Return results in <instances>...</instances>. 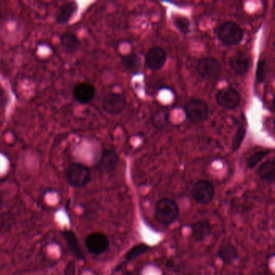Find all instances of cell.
<instances>
[{"mask_svg": "<svg viewBox=\"0 0 275 275\" xmlns=\"http://www.w3.org/2000/svg\"><path fill=\"white\" fill-rule=\"evenodd\" d=\"M144 62L148 69L152 71L160 70L166 62V51L157 46L150 48L146 53Z\"/></svg>", "mask_w": 275, "mask_h": 275, "instance_id": "11", "label": "cell"}, {"mask_svg": "<svg viewBox=\"0 0 275 275\" xmlns=\"http://www.w3.org/2000/svg\"><path fill=\"white\" fill-rule=\"evenodd\" d=\"M270 153H271V151L268 150V149H265V150L258 151L254 155H252L251 157H250V159L248 160L247 167L249 169H254Z\"/></svg>", "mask_w": 275, "mask_h": 275, "instance_id": "24", "label": "cell"}, {"mask_svg": "<svg viewBox=\"0 0 275 275\" xmlns=\"http://www.w3.org/2000/svg\"><path fill=\"white\" fill-rule=\"evenodd\" d=\"M245 134H246V128L244 124H241V126L237 129L234 138L232 139V146L233 150H238L245 139Z\"/></svg>", "mask_w": 275, "mask_h": 275, "instance_id": "22", "label": "cell"}, {"mask_svg": "<svg viewBox=\"0 0 275 275\" xmlns=\"http://www.w3.org/2000/svg\"><path fill=\"white\" fill-rule=\"evenodd\" d=\"M61 45L66 53L69 54H73L79 50L81 46V41L79 38L77 37L75 33L70 31L63 32L59 37Z\"/></svg>", "mask_w": 275, "mask_h": 275, "instance_id": "18", "label": "cell"}, {"mask_svg": "<svg viewBox=\"0 0 275 275\" xmlns=\"http://www.w3.org/2000/svg\"><path fill=\"white\" fill-rule=\"evenodd\" d=\"M96 89L89 82H79L73 89V96L80 104H87L95 99Z\"/></svg>", "mask_w": 275, "mask_h": 275, "instance_id": "12", "label": "cell"}, {"mask_svg": "<svg viewBox=\"0 0 275 275\" xmlns=\"http://www.w3.org/2000/svg\"><path fill=\"white\" fill-rule=\"evenodd\" d=\"M229 67L235 73L244 75L250 71L252 67L250 57L244 52H237L229 58Z\"/></svg>", "mask_w": 275, "mask_h": 275, "instance_id": "13", "label": "cell"}, {"mask_svg": "<svg viewBox=\"0 0 275 275\" xmlns=\"http://www.w3.org/2000/svg\"><path fill=\"white\" fill-rule=\"evenodd\" d=\"M197 70L203 78L217 80L222 74L221 66L215 58H204L199 61Z\"/></svg>", "mask_w": 275, "mask_h": 275, "instance_id": "6", "label": "cell"}, {"mask_svg": "<svg viewBox=\"0 0 275 275\" xmlns=\"http://www.w3.org/2000/svg\"><path fill=\"white\" fill-rule=\"evenodd\" d=\"M217 37L224 45L232 46L241 43L243 40L244 32L237 23L226 21L218 28Z\"/></svg>", "mask_w": 275, "mask_h": 275, "instance_id": "3", "label": "cell"}, {"mask_svg": "<svg viewBox=\"0 0 275 275\" xmlns=\"http://www.w3.org/2000/svg\"><path fill=\"white\" fill-rule=\"evenodd\" d=\"M119 161L120 157L114 149L103 148L99 161L97 162L96 169L102 174H110L116 170Z\"/></svg>", "mask_w": 275, "mask_h": 275, "instance_id": "8", "label": "cell"}, {"mask_svg": "<svg viewBox=\"0 0 275 275\" xmlns=\"http://www.w3.org/2000/svg\"><path fill=\"white\" fill-rule=\"evenodd\" d=\"M121 62H122L123 66L125 67V69L130 72H136L140 67V58L134 53L124 55L121 58Z\"/></svg>", "mask_w": 275, "mask_h": 275, "instance_id": "21", "label": "cell"}, {"mask_svg": "<svg viewBox=\"0 0 275 275\" xmlns=\"http://www.w3.org/2000/svg\"><path fill=\"white\" fill-rule=\"evenodd\" d=\"M150 250V246L144 243H140L138 245H136L135 246L130 249L128 251L127 254H125L124 260L122 263L116 267V272L121 271L123 268H125L130 262L133 260H135L138 257L141 256L142 254H144L145 253Z\"/></svg>", "mask_w": 275, "mask_h": 275, "instance_id": "19", "label": "cell"}, {"mask_svg": "<svg viewBox=\"0 0 275 275\" xmlns=\"http://www.w3.org/2000/svg\"><path fill=\"white\" fill-rule=\"evenodd\" d=\"M258 174L262 180L269 184H273L275 181V163L273 159L265 161L258 170Z\"/></svg>", "mask_w": 275, "mask_h": 275, "instance_id": "20", "label": "cell"}, {"mask_svg": "<svg viewBox=\"0 0 275 275\" xmlns=\"http://www.w3.org/2000/svg\"><path fill=\"white\" fill-rule=\"evenodd\" d=\"M62 236L64 238L67 246L69 248V250L71 254H73V257L77 260H84L83 252H82V248L80 246L79 241L77 240V236L75 232L73 230H63L62 232Z\"/></svg>", "mask_w": 275, "mask_h": 275, "instance_id": "17", "label": "cell"}, {"mask_svg": "<svg viewBox=\"0 0 275 275\" xmlns=\"http://www.w3.org/2000/svg\"><path fill=\"white\" fill-rule=\"evenodd\" d=\"M166 267L169 268V269H173L174 267V262L173 260H168L167 263H166Z\"/></svg>", "mask_w": 275, "mask_h": 275, "instance_id": "27", "label": "cell"}, {"mask_svg": "<svg viewBox=\"0 0 275 275\" xmlns=\"http://www.w3.org/2000/svg\"><path fill=\"white\" fill-rule=\"evenodd\" d=\"M215 100L222 108L232 110L238 107L241 103V97L236 89L227 87L219 90L216 94Z\"/></svg>", "mask_w": 275, "mask_h": 275, "instance_id": "9", "label": "cell"}, {"mask_svg": "<svg viewBox=\"0 0 275 275\" xmlns=\"http://www.w3.org/2000/svg\"><path fill=\"white\" fill-rule=\"evenodd\" d=\"M67 183L73 188L86 187L91 180V172L89 167L79 163L72 162L67 166L65 171Z\"/></svg>", "mask_w": 275, "mask_h": 275, "instance_id": "2", "label": "cell"}, {"mask_svg": "<svg viewBox=\"0 0 275 275\" xmlns=\"http://www.w3.org/2000/svg\"><path fill=\"white\" fill-rule=\"evenodd\" d=\"M85 244L90 254L101 255L109 249L110 241L108 236L103 232H94L86 237Z\"/></svg>", "mask_w": 275, "mask_h": 275, "instance_id": "7", "label": "cell"}, {"mask_svg": "<svg viewBox=\"0 0 275 275\" xmlns=\"http://www.w3.org/2000/svg\"><path fill=\"white\" fill-rule=\"evenodd\" d=\"M174 24L180 32H183V34H187L189 32L190 23L187 18L177 16L174 19Z\"/></svg>", "mask_w": 275, "mask_h": 275, "instance_id": "25", "label": "cell"}, {"mask_svg": "<svg viewBox=\"0 0 275 275\" xmlns=\"http://www.w3.org/2000/svg\"><path fill=\"white\" fill-rule=\"evenodd\" d=\"M0 20H1V10H0Z\"/></svg>", "mask_w": 275, "mask_h": 275, "instance_id": "29", "label": "cell"}, {"mask_svg": "<svg viewBox=\"0 0 275 275\" xmlns=\"http://www.w3.org/2000/svg\"><path fill=\"white\" fill-rule=\"evenodd\" d=\"M192 196L199 205H208L215 196V187L209 180L198 181L192 188Z\"/></svg>", "mask_w": 275, "mask_h": 275, "instance_id": "5", "label": "cell"}, {"mask_svg": "<svg viewBox=\"0 0 275 275\" xmlns=\"http://www.w3.org/2000/svg\"><path fill=\"white\" fill-rule=\"evenodd\" d=\"M179 205L172 199H161L155 206V219L162 225L174 224L179 219Z\"/></svg>", "mask_w": 275, "mask_h": 275, "instance_id": "1", "label": "cell"}, {"mask_svg": "<svg viewBox=\"0 0 275 275\" xmlns=\"http://www.w3.org/2000/svg\"><path fill=\"white\" fill-rule=\"evenodd\" d=\"M267 61L265 59H261L258 63V67L256 71V81L257 83H263L267 78Z\"/></svg>", "mask_w": 275, "mask_h": 275, "instance_id": "23", "label": "cell"}, {"mask_svg": "<svg viewBox=\"0 0 275 275\" xmlns=\"http://www.w3.org/2000/svg\"><path fill=\"white\" fill-rule=\"evenodd\" d=\"M126 107V99L119 93H108L102 100V108L108 114L119 115Z\"/></svg>", "mask_w": 275, "mask_h": 275, "instance_id": "10", "label": "cell"}, {"mask_svg": "<svg viewBox=\"0 0 275 275\" xmlns=\"http://www.w3.org/2000/svg\"><path fill=\"white\" fill-rule=\"evenodd\" d=\"M2 196H0V208H1V206H2Z\"/></svg>", "mask_w": 275, "mask_h": 275, "instance_id": "28", "label": "cell"}, {"mask_svg": "<svg viewBox=\"0 0 275 275\" xmlns=\"http://www.w3.org/2000/svg\"><path fill=\"white\" fill-rule=\"evenodd\" d=\"M78 10V4L74 1L66 2L61 5L57 11L56 22L59 25H67Z\"/></svg>", "mask_w": 275, "mask_h": 275, "instance_id": "15", "label": "cell"}, {"mask_svg": "<svg viewBox=\"0 0 275 275\" xmlns=\"http://www.w3.org/2000/svg\"><path fill=\"white\" fill-rule=\"evenodd\" d=\"M216 257L224 266H231L237 262L239 254L237 248L232 242L224 241L218 248Z\"/></svg>", "mask_w": 275, "mask_h": 275, "instance_id": "14", "label": "cell"}, {"mask_svg": "<svg viewBox=\"0 0 275 275\" xmlns=\"http://www.w3.org/2000/svg\"><path fill=\"white\" fill-rule=\"evenodd\" d=\"M77 265L74 260H69L66 265L64 270V275H76Z\"/></svg>", "mask_w": 275, "mask_h": 275, "instance_id": "26", "label": "cell"}, {"mask_svg": "<svg viewBox=\"0 0 275 275\" xmlns=\"http://www.w3.org/2000/svg\"><path fill=\"white\" fill-rule=\"evenodd\" d=\"M192 237L196 242L206 241L212 232L211 224L207 219H201L190 225Z\"/></svg>", "mask_w": 275, "mask_h": 275, "instance_id": "16", "label": "cell"}, {"mask_svg": "<svg viewBox=\"0 0 275 275\" xmlns=\"http://www.w3.org/2000/svg\"><path fill=\"white\" fill-rule=\"evenodd\" d=\"M185 113L187 118L191 122L195 124L205 122L208 118V106L201 99H190L186 103Z\"/></svg>", "mask_w": 275, "mask_h": 275, "instance_id": "4", "label": "cell"}]
</instances>
